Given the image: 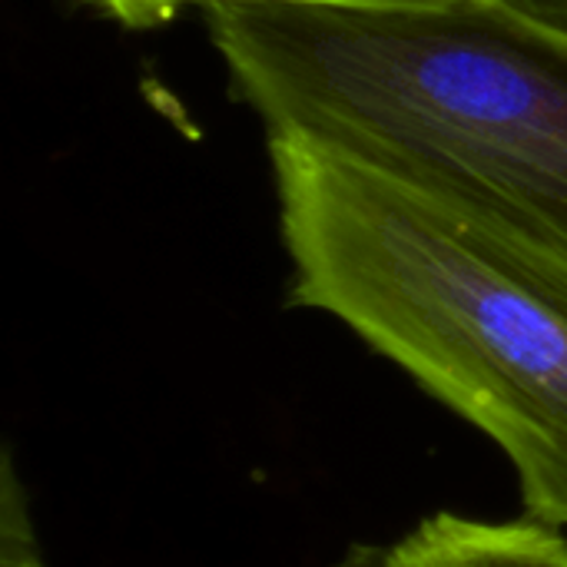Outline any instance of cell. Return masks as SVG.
<instances>
[{
	"instance_id": "5b68a950",
	"label": "cell",
	"mask_w": 567,
	"mask_h": 567,
	"mask_svg": "<svg viewBox=\"0 0 567 567\" xmlns=\"http://www.w3.org/2000/svg\"><path fill=\"white\" fill-rule=\"evenodd\" d=\"M498 7H508L528 20H538L551 30L567 33V0H492Z\"/></svg>"
},
{
	"instance_id": "6da1fadb",
	"label": "cell",
	"mask_w": 567,
	"mask_h": 567,
	"mask_svg": "<svg viewBox=\"0 0 567 567\" xmlns=\"http://www.w3.org/2000/svg\"><path fill=\"white\" fill-rule=\"evenodd\" d=\"M203 17L269 136L567 259V33L492 0L216 3Z\"/></svg>"
},
{
	"instance_id": "7a4b0ae2",
	"label": "cell",
	"mask_w": 567,
	"mask_h": 567,
	"mask_svg": "<svg viewBox=\"0 0 567 567\" xmlns=\"http://www.w3.org/2000/svg\"><path fill=\"white\" fill-rule=\"evenodd\" d=\"M289 302L352 329L512 462L567 532V259L329 150L269 136Z\"/></svg>"
},
{
	"instance_id": "277c9868",
	"label": "cell",
	"mask_w": 567,
	"mask_h": 567,
	"mask_svg": "<svg viewBox=\"0 0 567 567\" xmlns=\"http://www.w3.org/2000/svg\"><path fill=\"white\" fill-rule=\"evenodd\" d=\"M96 7L103 17L130 30H150L173 20L186 7H216V3H432V0H80Z\"/></svg>"
},
{
	"instance_id": "3957f363",
	"label": "cell",
	"mask_w": 567,
	"mask_h": 567,
	"mask_svg": "<svg viewBox=\"0 0 567 567\" xmlns=\"http://www.w3.org/2000/svg\"><path fill=\"white\" fill-rule=\"evenodd\" d=\"M336 567H567V532L532 515L435 512L382 545H355Z\"/></svg>"
}]
</instances>
